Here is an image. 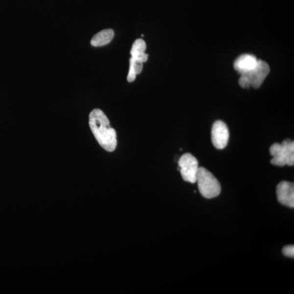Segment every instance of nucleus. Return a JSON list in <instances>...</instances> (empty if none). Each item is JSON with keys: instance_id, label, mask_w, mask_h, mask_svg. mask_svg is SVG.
Masks as SVG:
<instances>
[{"instance_id": "nucleus-1", "label": "nucleus", "mask_w": 294, "mask_h": 294, "mask_svg": "<svg viewBox=\"0 0 294 294\" xmlns=\"http://www.w3.org/2000/svg\"><path fill=\"white\" fill-rule=\"evenodd\" d=\"M90 128L102 148L114 151L117 145L116 130L110 126V121L101 110H93L89 116Z\"/></svg>"}, {"instance_id": "nucleus-2", "label": "nucleus", "mask_w": 294, "mask_h": 294, "mask_svg": "<svg viewBox=\"0 0 294 294\" xmlns=\"http://www.w3.org/2000/svg\"><path fill=\"white\" fill-rule=\"evenodd\" d=\"M196 182L200 194L206 198L217 197L221 191L218 180L210 171L202 167L198 169Z\"/></svg>"}, {"instance_id": "nucleus-3", "label": "nucleus", "mask_w": 294, "mask_h": 294, "mask_svg": "<svg viewBox=\"0 0 294 294\" xmlns=\"http://www.w3.org/2000/svg\"><path fill=\"white\" fill-rule=\"evenodd\" d=\"M272 156L271 163L273 165L284 166L294 164V143L289 139L284 140L281 144H274L270 149Z\"/></svg>"}, {"instance_id": "nucleus-4", "label": "nucleus", "mask_w": 294, "mask_h": 294, "mask_svg": "<svg viewBox=\"0 0 294 294\" xmlns=\"http://www.w3.org/2000/svg\"><path fill=\"white\" fill-rule=\"evenodd\" d=\"M270 72V68L266 62L258 60L257 65L252 70L241 74L239 81V85L243 88L252 86L258 88L262 85Z\"/></svg>"}, {"instance_id": "nucleus-5", "label": "nucleus", "mask_w": 294, "mask_h": 294, "mask_svg": "<svg viewBox=\"0 0 294 294\" xmlns=\"http://www.w3.org/2000/svg\"><path fill=\"white\" fill-rule=\"evenodd\" d=\"M178 166L183 179L187 182L195 183L199 169L197 159L190 153H185L179 159Z\"/></svg>"}, {"instance_id": "nucleus-6", "label": "nucleus", "mask_w": 294, "mask_h": 294, "mask_svg": "<svg viewBox=\"0 0 294 294\" xmlns=\"http://www.w3.org/2000/svg\"><path fill=\"white\" fill-rule=\"evenodd\" d=\"M229 138L228 127L221 121L214 122L212 130V141L215 148L222 149L227 146Z\"/></svg>"}, {"instance_id": "nucleus-7", "label": "nucleus", "mask_w": 294, "mask_h": 294, "mask_svg": "<svg viewBox=\"0 0 294 294\" xmlns=\"http://www.w3.org/2000/svg\"><path fill=\"white\" fill-rule=\"evenodd\" d=\"M278 202L289 208L294 207V185L287 181H281L277 186Z\"/></svg>"}, {"instance_id": "nucleus-8", "label": "nucleus", "mask_w": 294, "mask_h": 294, "mask_svg": "<svg viewBox=\"0 0 294 294\" xmlns=\"http://www.w3.org/2000/svg\"><path fill=\"white\" fill-rule=\"evenodd\" d=\"M258 60L257 58L249 54H245L239 57L235 61L234 67L235 70L240 74L251 71L257 65Z\"/></svg>"}, {"instance_id": "nucleus-9", "label": "nucleus", "mask_w": 294, "mask_h": 294, "mask_svg": "<svg viewBox=\"0 0 294 294\" xmlns=\"http://www.w3.org/2000/svg\"><path fill=\"white\" fill-rule=\"evenodd\" d=\"M146 50V44L143 39H137L131 48V58L143 63L146 62L148 60V55L145 52Z\"/></svg>"}, {"instance_id": "nucleus-10", "label": "nucleus", "mask_w": 294, "mask_h": 294, "mask_svg": "<svg viewBox=\"0 0 294 294\" xmlns=\"http://www.w3.org/2000/svg\"><path fill=\"white\" fill-rule=\"evenodd\" d=\"M114 36V31L112 29H104L93 37L91 45L95 47L106 46L111 42Z\"/></svg>"}, {"instance_id": "nucleus-11", "label": "nucleus", "mask_w": 294, "mask_h": 294, "mask_svg": "<svg viewBox=\"0 0 294 294\" xmlns=\"http://www.w3.org/2000/svg\"><path fill=\"white\" fill-rule=\"evenodd\" d=\"M144 63L138 60L130 58V68L127 75V80L129 82L135 81L137 75L140 74L143 70Z\"/></svg>"}, {"instance_id": "nucleus-12", "label": "nucleus", "mask_w": 294, "mask_h": 294, "mask_svg": "<svg viewBox=\"0 0 294 294\" xmlns=\"http://www.w3.org/2000/svg\"><path fill=\"white\" fill-rule=\"evenodd\" d=\"M283 253L284 256L287 257L294 258V245H288L283 248Z\"/></svg>"}, {"instance_id": "nucleus-13", "label": "nucleus", "mask_w": 294, "mask_h": 294, "mask_svg": "<svg viewBox=\"0 0 294 294\" xmlns=\"http://www.w3.org/2000/svg\"><path fill=\"white\" fill-rule=\"evenodd\" d=\"M141 36L144 37V34H142Z\"/></svg>"}]
</instances>
